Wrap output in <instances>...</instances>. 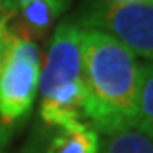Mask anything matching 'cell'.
Masks as SVG:
<instances>
[{
	"instance_id": "cell-1",
	"label": "cell",
	"mask_w": 153,
	"mask_h": 153,
	"mask_svg": "<svg viewBox=\"0 0 153 153\" xmlns=\"http://www.w3.org/2000/svg\"><path fill=\"white\" fill-rule=\"evenodd\" d=\"M141 63L123 43L82 27V82L87 123L105 136L134 129Z\"/></svg>"
},
{
	"instance_id": "cell-2",
	"label": "cell",
	"mask_w": 153,
	"mask_h": 153,
	"mask_svg": "<svg viewBox=\"0 0 153 153\" xmlns=\"http://www.w3.org/2000/svg\"><path fill=\"white\" fill-rule=\"evenodd\" d=\"M41 51L33 41L19 39L7 49L0 68V152L14 129L29 116L39 88Z\"/></svg>"
},
{
	"instance_id": "cell-3",
	"label": "cell",
	"mask_w": 153,
	"mask_h": 153,
	"mask_svg": "<svg viewBox=\"0 0 153 153\" xmlns=\"http://www.w3.org/2000/svg\"><path fill=\"white\" fill-rule=\"evenodd\" d=\"M71 21L80 27L104 31L134 56L153 61V0L134 4L95 0Z\"/></svg>"
},
{
	"instance_id": "cell-4",
	"label": "cell",
	"mask_w": 153,
	"mask_h": 153,
	"mask_svg": "<svg viewBox=\"0 0 153 153\" xmlns=\"http://www.w3.org/2000/svg\"><path fill=\"white\" fill-rule=\"evenodd\" d=\"M76 83H82V27L68 19L55 29L46 56L41 61L38 92L44 99Z\"/></svg>"
},
{
	"instance_id": "cell-5",
	"label": "cell",
	"mask_w": 153,
	"mask_h": 153,
	"mask_svg": "<svg viewBox=\"0 0 153 153\" xmlns=\"http://www.w3.org/2000/svg\"><path fill=\"white\" fill-rule=\"evenodd\" d=\"M68 5V0H31L21 7H12L5 14V21L17 39L36 43L48 36Z\"/></svg>"
},
{
	"instance_id": "cell-6",
	"label": "cell",
	"mask_w": 153,
	"mask_h": 153,
	"mask_svg": "<svg viewBox=\"0 0 153 153\" xmlns=\"http://www.w3.org/2000/svg\"><path fill=\"white\" fill-rule=\"evenodd\" d=\"M100 133L88 123L58 128L46 153H100Z\"/></svg>"
},
{
	"instance_id": "cell-7",
	"label": "cell",
	"mask_w": 153,
	"mask_h": 153,
	"mask_svg": "<svg viewBox=\"0 0 153 153\" xmlns=\"http://www.w3.org/2000/svg\"><path fill=\"white\" fill-rule=\"evenodd\" d=\"M134 129L153 140V61L141 63V80H140Z\"/></svg>"
},
{
	"instance_id": "cell-8",
	"label": "cell",
	"mask_w": 153,
	"mask_h": 153,
	"mask_svg": "<svg viewBox=\"0 0 153 153\" xmlns=\"http://www.w3.org/2000/svg\"><path fill=\"white\" fill-rule=\"evenodd\" d=\"M100 153H153V140L138 129H126L105 138Z\"/></svg>"
},
{
	"instance_id": "cell-9",
	"label": "cell",
	"mask_w": 153,
	"mask_h": 153,
	"mask_svg": "<svg viewBox=\"0 0 153 153\" xmlns=\"http://www.w3.org/2000/svg\"><path fill=\"white\" fill-rule=\"evenodd\" d=\"M114 4H134V2H150V0H109Z\"/></svg>"
},
{
	"instance_id": "cell-10",
	"label": "cell",
	"mask_w": 153,
	"mask_h": 153,
	"mask_svg": "<svg viewBox=\"0 0 153 153\" xmlns=\"http://www.w3.org/2000/svg\"><path fill=\"white\" fill-rule=\"evenodd\" d=\"M14 2H16V5H17V7H21V5H24V4L31 2V0H14Z\"/></svg>"
},
{
	"instance_id": "cell-11",
	"label": "cell",
	"mask_w": 153,
	"mask_h": 153,
	"mask_svg": "<svg viewBox=\"0 0 153 153\" xmlns=\"http://www.w3.org/2000/svg\"><path fill=\"white\" fill-rule=\"evenodd\" d=\"M0 12H2V0H0Z\"/></svg>"
},
{
	"instance_id": "cell-12",
	"label": "cell",
	"mask_w": 153,
	"mask_h": 153,
	"mask_svg": "<svg viewBox=\"0 0 153 153\" xmlns=\"http://www.w3.org/2000/svg\"><path fill=\"white\" fill-rule=\"evenodd\" d=\"M0 153H7V152H0Z\"/></svg>"
},
{
	"instance_id": "cell-13",
	"label": "cell",
	"mask_w": 153,
	"mask_h": 153,
	"mask_svg": "<svg viewBox=\"0 0 153 153\" xmlns=\"http://www.w3.org/2000/svg\"><path fill=\"white\" fill-rule=\"evenodd\" d=\"M0 68H2V63H0Z\"/></svg>"
}]
</instances>
